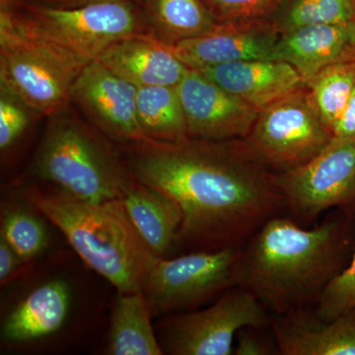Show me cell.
<instances>
[{
  "mask_svg": "<svg viewBox=\"0 0 355 355\" xmlns=\"http://www.w3.org/2000/svg\"><path fill=\"white\" fill-rule=\"evenodd\" d=\"M23 195L119 293L142 291L159 257L140 237L121 200L86 202L57 187L37 184L26 188Z\"/></svg>",
  "mask_w": 355,
  "mask_h": 355,
  "instance_id": "obj_3",
  "label": "cell"
},
{
  "mask_svg": "<svg viewBox=\"0 0 355 355\" xmlns=\"http://www.w3.org/2000/svg\"><path fill=\"white\" fill-rule=\"evenodd\" d=\"M137 89L96 60L76 77L70 101L105 137L128 146L144 139L137 116Z\"/></svg>",
  "mask_w": 355,
  "mask_h": 355,
  "instance_id": "obj_11",
  "label": "cell"
},
{
  "mask_svg": "<svg viewBox=\"0 0 355 355\" xmlns=\"http://www.w3.org/2000/svg\"><path fill=\"white\" fill-rule=\"evenodd\" d=\"M315 313L326 321L355 314V252L352 263L324 287Z\"/></svg>",
  "mask_w": 355,
  "mask_h": 355,
  "instance_id": "obj_26",
  "label": "cell"
},
{
  "mask_svg": "<svg viewBox=\"0 0 355 355\" xmlns=\"http://www.w3.org/2000/svg\"><path fill=\"white\" fill-rule=\"evenodd\" d=\"M282 355H355V314L326 321L307 309L275 315L272 320Z\"/></svg>",
  "mask_w": 355,
  "mask_h": 355,
  "instance_id": "obj_15",
  "label": "cell"
},
{
  "mask_svg": "<svg viewBox=\"0 0 355 355\" xmlns=\"http://www.w3.org/2000/svg\"><path fill=\"white\" fill-rule=\"evenodd\" d=\"M123 203L140 237L159 258H166L176 245L183 211L173 198L135 180Z\"/></svg>",
  "mask_w": 355,
  "mask_h": 355,
  "instance_id": "obj_18",
  "label": "cell"
},
{
  "mask_svg": "<svg viewBox=\"0 0 355 355\" xmlns=\"http://www.w3.org/2000/svg\"><path fill=\"white\" fill-rule=\"evenodd\" d=\"M153 317L144 292L120 293L112 314L108 354H164L154 333L151 324Z\"/></svg>",
  "mask_w": 355,
  "mask_h": 355,
  "instance_id": "obj_20",
  "label": "cell"
},
{
  "mask_svg": "<svg viewBox=\"0 0 355 355\" xmlns=\"http://www.w3.org/2000/svg\"><path fill=\"white\" fill-rule=\"evenodd\" d=\"M333 139L305 86L261 110L251 132L242 140L257 161L279 174L305 164Z\"/></svg>",
  "mask_w": 355,
  "mask_h": 355,
  "instance_id": "obj_7",
  "label": "cell"
},
{
  "mask_svg": "<svg viewBox=\"0 0 355 355\" xmlns=\"http://www.w3.org/2000/svg\"><path fill=\"white\" fill-rule=\"evenodd\" d=\"M256 328L242 329L238 331L237 347L233 354L236 355H268L272 354V349L266 342L265 338L257 335L254 330Z\"/></svg>",
  "mask_w": 355,
  "mask_h": 355,
  "instance_id": "obj_29",
  "label": "cell"
},
{
  "mask_svg": "<svg viewBox=\"0 0 355 355\" xmlns=\"http://www.w3.org/2000/svg\"><path fill=\"white\" fill-rule=\"evenodd\" d=\"M53 116L35 154L33 174L86 202L121 200L135 181L121 149L65 109Z\"/></svg>",
  "mask_w": 355,
  "mask_h": 355,
  "instance_id": "obj_5",
  "label": "cell"
},
{
  "mask_svg": "<svg viewBox=\"0 0 355 355\" xmlns=\"http://www.w3.org/2000/svg\"><path fill=\"white\" fill-rule=\"evenodd\" d=\"M26 263L39 256L48 246L46 229L41 219L25 209L6 210L1 216V234Z\"/></svg>",
  "mask_w": 355,
  "mask_h": 355,
  "instance_id": "obj_25",
  "label": "cell"
},
{
  "mask_svg": "<svg viewBox=\"0 0 355 355\" xmlns=\"http://www.w3.org/2000/svg\"><path fill=\"white\" fill-rule=\"evenodd\" d=\"M334 139H355V85L347 106L331 128Z\"/></svg>",
  "mask_w": 355,
  "mask_h": 355,
  "instance_id": "obj_31",
  "label": "cell"
},
{
  "mask_svg": "<svg viewBox=\"0 0 355 355\" xmlns=\"http://www.w3.org/2000/svg\"><path fill=\"white\" fill-rule=\"evenodd\" d=\"M354 85L355 62L329 65L306 83L311 103L330 130L347 106Z\"/></svg>",
  "mask_w": 355,
  "mask_h": 355,
  "instance_id": "obj_23",
  "label": "cell"
},
{
  "mask_svg": "<svg viewBox=\"0 0 355 355\" xmlns=\"http://www.w3.org/2000/svg\"><path fill=\"white\" fill-rule=\"evenodd\" d=\"M265 306L241 286L229 289L214 304L193 312L175 314L164 322V354L173 355H230L235 336L242 329L265 328Z\"/></svg>",
  "mask_w": 355,
  "mask_h": 355,
  "instance_id": "obj_9",
  "label": "cell"
},
{
  "mask_svg": "<svg viewBox=\"0 0 355 355\" xmlns=\"http://www.w3.org/2000/svg\"><path fill=\"white\" fill-rule=\"evenodd\" d=\"M27 107L17 98L1 89L0 98V149H10L24 135L30 119Z\"/></svg>",
  "mask_w": 355,
  "mask_h": 355,
  "instance_id": "obj_28",
  "label": "cell"
},
{
  "mask_svg": "<svg viewBox=\"0 0 355 355\" xmlns=\"http://www.w3.org/2000/svg\"><path fill=\"white\" fill-rule=\"evenodd\" d=\"M286 209L301 222L355 198V139H333L305 164L275 174Z\"/></svg>",
  "mask_w": 355,
  "mask_h": 355,
  "instance_id": "obj_10",
  "label": "cell"
},
{
  "mask_svg": "<svg viewBox=\"0 0 355 355\" xmlns=\"http://www.w3.org/2000/svg\"><path fill=\"white\" fill-rule=\"evenodd\" d=\"M121 149L137 181L181 207L176 245L197 251L243 248L286 209L275 173L249 153L242 139H144Z\"/></svg>",
  "mask_w": 355,
  "mask_h": 355,
  "instance_id": "obj_1",
  "label": "cell"
},
{
  "mask_svg": "<svg viewBox=\"0 0 355 355\" xmlns=\"http://www.w3.org/2000/svg\"><path fill=\"white\" fill-rule=\"evenodd\" d=\"M198 71L259 112L306 86L295 67L279 60H240Z\"/></svg>",
  "mask_w": 355,
  "mask_h": 355,
  "instance_id": "obj_14",
  "label": "cell"
},
{
  "mask_svg": "<svg viewBox=\"0 0 355 355\" xmlns=\"http://www.w3.org/2000/svg\"><path fill=\"white\" fill-rule=\"evenodd\" d=\"M137 116L144 139L174 142L189 137L183 106L174 86L137 89Z\"/></svg>",
  "mask_w": 355,
  "mask_h": 355,
  "instance_id": "obj_22",
  "label": "cell"
},
{
  "mask_svg": "<svg viewBox=\"0 0 355 355\" xmlns=\"http://www.w3.org/2000/svg\"><path fill=\"white\" fill-rule=\"evenodd\" d=\"M98 62L137 88L176 87L190 70L153 34L121 40L105 51Z\"/></svg>",
  "mask_w": 355,
  "mask_h": 355,
  "instance_id": "obj_17",
  "label": "cell"
},
{
  "mask_svg": "<svg viewBox=\"0 0 355 355\" xmlns=\"http://www.w3.org/2000/svg\"><path fill=\"white\" fill-rule=\"evenodd\" d=\"M69 288L55 279L37 287L9 315L2 336L11 343H28L57 331L69 309Z\"/></svg>",
  "mask_w": 355,
  "mask_h": 355,
  "instance_id": "obj_19",
  "label": "cell"
},
{
  "mask_svg": "<svg viewBox=\"0 0 355 355\" xmlns=\"http://www.w3.org/2000/svg\"><path fill=\"white\" fill-rule=\"evenodd\" d=\"M275 60L295 67L305 84L329 65L355 62V22L310 26L280 35Z\"/></svg>",
  "mask_w": 355,
  "mask_h": 355,
  "instance_id": "obj_16",
  "label": "cell"
},
{
  "mask_svg": "<svg viewBox=\"0 0 355 355\" xmlns=\"http://www.w3.org/2000/svg\"><path fill=\"white\" fill-rule=\"evenodd\" d=\"M80 72L23 38L14 29L8 11L0 10L1 89L31 111L53 116L67 108Z\"/></svg>",
  "mask_w": 355,
  "mask_h": 355,
  "instance_id": "obj_8",
  "label": "cell"
},
{
  "mask_svg": "<svg viewBox=\"0 0 355 355\" xmlns=\"http://www.w3.org/2000/svg\"><path fill=\"white\" fill-rule=\"evenodd\" d=\"M280 33L270 18L217 22L209 31L176 44H165L193 70L249 60H275Z\"/></svg>",
  "mask_w": 355,
  "mask_h": 355,
  "instance_id": "obj_12",
  "label": "cell"
},
{
  "mask_svg": "<svg viewBox=\"0 0 355 355\" xmlns=\"http://www.w3.org/2000/svg\"><path fill=\"white\" fill-rule=\"evenodd\" d=\"M26 261L14 252L12 248L7 244L6 240L0 238V282L2 286L10 282L11 279L21 272L22 265Z\"/></svg>",
  "mask_w": 355,
  "mask_h": 355,
  "instance_id": "obj_30",
  "label": "cell"
},
{
  "mask_svg": "<svg viewBox=\"0 0 355 355\" xmlns=\"http://www.w3.org/2000/svg\"><path fill=\"white\" fill-rule=\"evenodd\" d=\"M270 19L280 35L318 25L355 22V0H286Z\"/></svg>",
  "mask_w": 355,
  "mask_h": 355,
  "instance_id": "obj_24",
  "label": "cell"
},
{
  "mask_svg": "<svg viewBox=\"0 0 355 355\" xmlns=\"http://www.w3.org/2000/svg\"><path fill=\"white\" fill-rule=\"evenodd\" d=\"M345 244L336 219L304 229L289 217H272L243 248L239 286L275 315L306 309L340 272Z\"/></svg>",
  "mask_w": 355,
  "mask_h": 355,
  "instance_id": "obj_2",
  "label": "cell"
},
{
  "mask_svg": "<svg viewBox=\"0 0 355 355\" xmlns=\"http://www.w3.org/2000/svg\"><path fill=\"white\" fill-rule=\"evenodd\" d=\"M243 248L159 258L142 292L154 316L193 309L239 286Z\"/></svg>",
  "mask_w": 355,
  "mask_h": 355,
  "instance_id": "obj_6",
  "label": "cell"
},
{
  "mask_svg": "<svg viewBox=\"0 0 355 355\" xmlns=\"http://www.w3.org/2000/svg\"><path fill=\"white\" fill-rule=\"evenodd\" d=\"M176 88L191 139H243L251 132L258 110L198 70H189Z\"/></svg>",
  "mask_w": 355,
  "mask_h": 355,
  "instance_id": "obj_13",
  "label": "cell"
},
{
  "mask_svg": "<svg viewBox=\"0 0 355 355\" xmlns=\"http://www.w3.org/2000/svg\"><path fill=\"white\" fill-rule=\"evenodd\" d=\"M8 11L23 38L80 72L113 44L135 35L151 34L144 10L132 0H109L77 7L30 2L22 12Z\"/></svg>",
  "mask_w": 355,
  "mask_h": 355,
  "instance_id": "obj_4",
  "label": "cell"
},
{
  "mask_svg": "<svg viewBox=\"0 0 355 355\" xmlns=\"http://www.w3.org/2000/svg\"><path fill=\"white\" fill-rule=\"evenodd\" d=\"M286 0H203L217 22L270 18Z\"/></svg>",
  "mask_w": 355,
  "mask_h": 355,
  "instance_id": "obj_27",
  "label": "cell"
},
{
  "mask_svg": "<svg viewBox=\"0 0 355 355\" xmlns=\"http://www.w3.org/2000/svg\"><path fill=\"white\" fill-rule=\"evenodd\" d=\"M144 13L151 34L164 44L195 38L217 23L203 0H146Z\"/></svg>",
  "mask_w": 355,
  "mask_h": 355,
  "instance_id": "obj_21",
  "label": "cell"
},
{
  "mask_svg": "<svg viewBox=\"0 0 355 355\" xmlns=\"http://www.w3.org/2000/svg\"><path fill=\"white\" fill-rule=\"evenodd\" d=\"M19 0H0V9H13Z\"/></svg>",
  "mask_w": 355,
  "mask_h": 355,
  "instance_id": "obj_33",
  "label": "cell"
},
{
  "mask_svg": "<svg viewBox=\"0 0 355 355\" xmlns=\"http://www.w3.org/2000/svg\"><path fill=\"white\" fill-rule=\"evenodd\" d=\"M40 3L58 7H77L95 2L109 1V0H35Z\"/></svg>",
  "mask_w": 355,
  "mask_h": 355,
  "instance_id": "obj_32",
  "label": "cell"
}]
</instances>
